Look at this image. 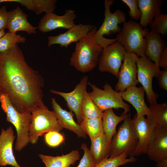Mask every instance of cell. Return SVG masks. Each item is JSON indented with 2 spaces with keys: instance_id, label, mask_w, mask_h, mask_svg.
<instances>
[{
  "instance_id": "obj_23",
  "label": "cell",
  "mask_w": 167,
  "mask_h": 167,
  "mask_svg": "<svg viewBox=\"0 0 167 167\" xmlns=\"http://www.w3.org/2000/svg\"><path fill=\"white\" fill-rule=\"evenodd\" d=\"M39 156L46 167H71L79 160L80 154L78 150L60 156H53L40 154Z\"/></svg>"
},
{
  "instance_id": "obj_27",
  "label": "cell",
  "mask_w": 167,
  "mask_h": 167,
  "mask_svg": "<svg viewBox=\"0 0 167 167\" xmlns=\"http://www.w3.org/2000/svg\"><path fill=\"white\" fill-rule=\"evenodd\" d=\"M79 125L85 134L89 136L91 142L104 134L102 118H87L83 117Z\"/></svg>"
},
{
  "instance_id": "obj_28",
  "label": "cell",
  "mask_w": 167,
  "mask_h": 167,
  "mask_svg": "<svg viewBox=\"0 0 167 167\" xmlns=\"http://www.w3.org/2000/svg\"><path fill=\"white\" fill-rule=\"evenodd\" d=\"M82 112L83 117L87 118H102L103 116V112L97 106L87 91L82 104Z\"/></svg>"
},
{
  "instance_id": "obj_40",
  "label": "cell",
  "mask_w": 167,
  "mask_h": 167,
  "mask_svg": "<svg viewBox=\"0 0 167 167\" xmlns=\"http://www.w3.org/2000/svg\"><path fill=\"white\" fill-rule=\"evenodd\" d=\"M156 165L157 167H167V159L157 162Z\"/></svg>"
},
{
  "instance_id": "obj_8",
  "label": "cell",
  "mask_w": 167,
  "mask_h": 167,
  "mask_svg": "<svg viewBox=\"0 0 167 167\" xmlns=\"http://www.w3.org/2000/svg\"><path fill=\"white\" fill-rule=\"evenodd\" d=\"M88 84L92 89V92H88L90 97L102 112L109 109L120 108L123 109L125 113L130 112V106L123 101L122 92L114 90L107 83L104 85L103 89L90 82Z\"/></svg>"
},
{
  "instance_id": "obj_10",
  "label": "cell",
  "mask_w": 167,
  "mask_h": 167,
  "mask_svg": "<svg viewBox=\"0 0 167 167\" xmlns=\"http://www.w3.org/2000/svg\"><path fill=\"white\" fill-rule=\"evenodd\" d=\"M126 51L117 41L103 48L98 60L101 72H108L118 78Z\"/></svg>"
},
{
  "instance_id": "obj_2",
  "label": "cell",
  "mask_w": 167,
  "mask_h": 167,
  "mask_svg": "<svg viewBox=\"0 0 167 167\" xmlns=\"http://www.w3.org/2000/svg\"><path fill=\"white\" fill-rule=\"evenodd\" d=\"M97 30L94 26L86 35L76 42L75 51L70 58V65L82 73L91 71L98 63L103 48L95 40Z\"/></svg>"
},
{
  "instance_id": "obj_14",
  "label": "cell",
  "mask_w": 167,
  "mask_h": 167,
  "mask_svg": "<svg viewBox=\"0 0 167 167\" xmlns=\"http://www.w3.org/2000/svg\"><path fill=\"white\" fill-rule=\"evenodd\" d=\"M144 153L156 162L167 159V130L154 128Z\"/></svg>"
},
{
  "instance_id": "obj_20",
  "label": "cell",
  "mask_w": 167,
  "mask_h": 167,
  "mask_svg": "<svg viewBox=\"0 0 167 167\" xmlns=\"http://www.w3.org/2000/svg\"><path fill=\"white\" fill-rule=\"evenodd\" d=\"M145 91L141 86H131L127 88L122 92L123 100L129 102L132 105L136 111L138 115H149V110L144 100Z\"/></svg>"
},
{
  "instance_id": "obj_11",
  "label": "cell",
  "mask_w": 167,
  "mask_h": 167,
  "mask_svg": "<svg viewBox=\"0 0 167 167\" xmlns=\"http://www.w3.org/2000/svg\"><path fill=\"white\" fill-rule=\"evenodd\" d=\"M88 77L85 75L82 77L80 82L71 92H65L51 89L50 92L62 96L66 101V105L75 114L78 123L80 124L82 121V105L85 94L87 91L88 83Z\"/></svg>"
},
{
  "instance_id": "obj_12",
  "label": "cell",
  "mask_w": 167,
  "mask_h": 167,
  "mask_svg": "<svg viewBox=\"0 0 167 167\" xmlns=\"http://www.w3.org/2000/svg\"><path fill=\"white\" fill-rule=\"evenodd\" d=\"M118 78V81L115 86L117 92H122L128 87L138 84L137 66L131 53L125 52Z\"/></svg>"
},
{
  "instance_id": "obj_5",
  "label": "cell",
  "mask_w": 167,
  "mask_h": 167,
  "mask_svg": "<svg viewBox=\"0 0 167 167\" xmlns=\"http://www.w3.org/2000/svg\"><path fill=\"white\" fill-rule=\"evenodd\" d=\"M149 31V28H143L139 24L131 20L123 23L116 39L126 52L134 53L139 57H142L145 56V37Z\"/></svg>"
},
{
  "instance_id": "obj_39",
  "label": "cell",
  "mask_w": 167,
  "mask_h": 167,
  "mask_svg": "<svg viewBox=\"0 0 167 167\" xmlns=\"http://www.w3.org/2000/svg\"><path fill=\"white\" fill-rule=\"evenodd\" d=\"M16 2L20 3L28 10L33 11L34 8L33 0H16Z\"/></svg>"
},
{
  "instance_id": "obj_41",
  "label": "cell",
  "mask_w": 167,
  "mask_h": 167,
  "mask_svg": "<svg viewBox=\"0 0 167 167\" xmlns=\"http://www.w3.org/2000/svg\"><path fill=\"white\" fill-rule=\"evenodd\" d=\"M5 2H13L12 0H0V3Z\"/></svg>"
},
{
  "instance_id": "obj_7",
  "label": "cell",
  "mask_w": 167,
  "mask_h": 167,
  "mask_svg": "<svg viewBox=\"0 0 167 167\" xmlns=\"http://www.w3.org/2000/svg\"><path fill=\"white\" fill-rule=\"evenodd\" d=\"M105 18L104 21L99 29L96 32L95 38L97 43L103 48L115 42L116 39H108L104 37L105 35L109 36L112 33H118L121 28L118 25L126 22V14L122 11L117 10L112 13L110 11L111 6L113 4V1H104Z\"/></svg>"
},
{
  "instance_id": "obj_34",
  "label": "cell",
  "mask_w": 167,
  "mask_h": 167,
  "mask_svg": "<svg viewBox=\"0 0 167 167\" xmlns=\"http://www.w3.org/2000/svg\"><path fill=\"white\" fill-rule=\"evenodd\" d=\"M80 148L84 151V154L77 167H94L96 163L86 144L83 143Z\"/></svg>"
},
{
  "instance_id": "obj_19",
  "label": "cell",
  "mask_w": 167,
  "mask_h": 167,
  "mask_svg": "<svg viewBox=\"0 0 167 167\" xmlns=\"http://www.w3.org/2000/svg\"><path fill=\"white\" fill-rule=\"evenodd\" d=\"M51 100L53 111L55 114L60 126L63 128L72 131L79 138H87V135L83 130L80 125L74 120L73 112L63 109L57 102L55 98H52Z\"/></svg>"
},
{
  "instance_id": "obj_6",
  "label": "cell",
  "mask_w": 167,
  "mask_h": 167,
  "mask_svg": "<svg viewBox=\"0 0 167 167\" xmlns=\"http://www.w3.org/2000/svg\"><path fill=\"white\" fill-rule=\"evenodd\" d=\"M63 128L53 111L49 110L46 106L38 107L31 113L30 143L36 144L39 137L44 133L53 131H59Z\"/></svg>"
},
{
  "instance_id": "obj_38",
  "label": "cell",
  "mask_w": 167,
  "mask_h": 167,
  "mask_svg": "<svg viewBox=\"0 0 167 167\" xmlns=\"http://www.w3.org/2000/svg\"><path fill=\"white\" fill-rule=\"evenodd\" d=\"M158 65L159 67H161L164 69L167 70V47L165 48L161 54L158 60Z\"/></svg>"
},
{
  "instance_id": "obj_16",
  "label": "cell",
  "mask_w": 167,
  "mask_h": 167,
  "mask_svg": "<svg viewBox=\"0 0 167 167\" xmlns=\"http://www.w3.org/2000/svg\"><path fill=\"white\" fill-rule=\"evenodd\" d=\"M132 121L138 139L137 147L132 156H138L144 153L147 145L155 127L149 123L145 116L138 115L136 113L132 119Z\"/></svg>"
},
{
  "instance_id": "obj_21",
  "label": "cell",
  "mask_w": 167,
  "mask_h": 167,
  "mask_svg": "<svg viewBox=\"0 0 167 167\" xmlns=\"http://www.w3.org/2000/svg\"><path fill=\"white\" fill-rule=\"evenodd\" d=\"M145 37L146 41L145 56L155 63L159 72L158 60L166 47L165 43L160 35L151 31L147 33Z\"/></svg>"
},
{
  "instance_id": "obj_4",
  "label": "cell",
  "mask_w": 167,
  "mask_h": 167,
  "mask_svg": "<svg viewBox=\"0 0 167 167\" xmlns=\"http://www.w3.org/2000/svg\"><path fill=\"white\" fill-rule=\"evenodd\" d=\"M138 143V139L131 114H127L111 140L109 157L118 156L124 152L128 157L132 156Z\"/></svg>"
},
{
  "instance_id": "obj_33",
  "label": "cell",
  "mask_w": 167,
  "mask_h": 167,
  "mask_svg": "<svg viewBox=\"0 0 167 167\" xmlns=\"http://www.w3.org/2000/svg\"><path fill=\"white\" fill-rule=\"evenodd\" d=\"M64 135L59 131H53L46 133L45 136V140L49 146L55 147L62 144L64 141Z\"/></svg>"
},
{
  "instance_id": "obj_9",
  "label": "cell",
  "mask_w": 167,
  "mask_h": 167,
  "mask_svg": "<svg viewBox=\"0 0 167 167\" xmlns=\"http://www.w3.org/2000/svg\"><path fill=\"white\" fill-rule=\"evenodd\" d=\"M135 58L137 66V80L144 89L148 102L150 104L156 103L159 94L155 92L152 88L153 77L157 78L159 72L155 63L145 56L139 57L131 53Z\"/></svg>"
},
{
  "instance_id": "obj_25",
  "label": "cell",
  "mask_w": 167,
  "mask_h": 167,
  "mask_svg": "<svg viewBox=\"0 0 167 167\" xmlns=\"http://www.w3.org/2000/svg\"><path fill=\"white\" fill-rule=\"evenodd\" d=\"M127 114L123 112L120 116H118L113 109H109L103 112L102 121L104 133L110 143L113 136L116 132L118 124L125 119Z\"/></svg>"
},
{
  "instance_id": "obj_30",
  "label": "cell",
  "mask_w": 167,
  "mask_h": 167,
  "mask_svg": "<svg viewBox=\"0 0 167 167\" xmlns=\"http://www.w3.org/2000/svg\"><path fill=\"white\" fill-rule=\"evenodd\" d=\"M26 38L16 33L9 32L5 33L0 38V52L6 51L14 47L19 43H24Z\"/></svg>"
},
{
  "instance_id": "obj_31",
  "label": "cell",
  "mask_w": 167,
  "mask_h": 167,
  "mask_svg": "<svg viewBox=\"0 0 167 167\" xmlns=\"http://www.w3.org/2000/svg\"><path fill=\"white\" fill-rule=\"evenodd\" d=\"M150 25V31L160 35L166 34L167 32V15L159 13L155 17Z\"/></svg>"
},
{
  "instance_id": "obj_3",
  "label": "cell",
  "mask_w": 167,
  "mask_h": 167,
  "mask_svg": "<svg viewBox=\"0 0 167 167\" xmlns=\"http://www.w3.org/2000/svg\"><path fill=\"white\" fill-rule=\"evenodd\" d=\"M0 103L6 114V121L12 124L15 128L17 138L15 149L20 152L30 143L29 129L31 113L19 112L5 95L0 94Z\"/></svg>"
},
{
  "instance_id": "obj_22",
  "label": "cell",
  "mask_w": 167,
  "mask_h": 167,
  "mask_svg": "<svg viewBox=\"0 0 167 167\" xmlns=\"http://www.w3.org/2000/svg\"><path fill=\"white\" fill-rule=\"evenodd\" d=\"M138 5L141 13L139 24L146 28L150 25L155 17L161 13L163 3L162 0H138Z\"/></svg>"
},
{
  "instance_id": "obj_35",
  "label": "cell",
  "mask_w": 167,
  "mask_h": 167,
  "mask_svg": "<svg viewBox=\"0 0 167 167\" xmlns=\"http://www.w3.org/2000/svg\"><path fill=\"white\" fill-rule=\"evenodd\" d=\"M130 9L128 12L130 17L132 19L137 21L140 20L141 13L138 5V0H122Z\"/></svg>"
},
{
  "instance_id": "obj_26",
  "label": "cell",
  "mask_w": 167,
  "mask_h": 167,
  "mask_svg": "<svg viewBox=\"0 0 167 167\" xmlns=\"http://www.w3.org/2000/svg\"><path fill=\"white\" fill-rule=\"evenodd\" d=\"M89 150L96 163L109 157L110 143L104 133L96 138L91 142Z\"/></svg>"
},
{
  "instance_id": "obj_13",
  "label": "cell",
  "mask_w": 167,
  "mask_h": 167,
  "mask_svg": "<svg viewBox=\"0 0 167 167\" xmlns=\"http://www.w3.org/2000/svg\"><path fill=\"white\" fill-rule=\"evenodd\" d=\"M76 17L75 11L71 9L66 10L62 15L53 12L46 13L40 20L37 28L43 33L59 28L68 29L75 24Z\"/></svg>"
},
{
  "instance_id": "obj_37",
  "label": "cell",
  "mask_w": 167,
  "mask_h": 167,
  "mask_svg": "<svg viewBox=\"0 0 167 167\" xmlns=\"http://www.w3.org/2000/svg\"><path fill=\"white\" fill-rule=\"evenodd\" d=\"M157 78L158 79L159 85L160 88L167 91V70H160Z\"/></svg>"
},
{
  "instance_id": "obj_1",
  "label": "cell",
  "mask_w": 167,
  "mask_h": 167,
  "mask_svg": "<svg viewBox=\"0 0 167 167\" xmlns=\"http://www.w3.org/2000/svg\"><path fill=\"white\" fill-rule=\"evenodd\" d=\"M44 80L27 63L18 45L0 52V94L6 95L20 113L46 107L43 101Z\"/></svg>"
},
{
  "instance_id": "obj_18",
  "label": "cell",
  "mask_w": 167,
  "mask_h": 167,
  "mask_svg": "<svg viewBox=\"0 0 167 167\" xmlns=\"http://www.w3.org/2000/svg\"><path fill=\"white\" fill-rule=\"evenodd\" d=\"M28 15L19 6L8 11L6 28L8 32L16 33L18 31H24L29 34H35L37 27H34L28 21Z\"/></svg>"
},
{
  "instance_id": "obj_42",
  "label": "cell",
  "mask_w": 167,
  "mask_h": 167,
  "mask_svg": "<svg viewBox=\"0 0 167 167\" xmlns=\"http://www.w3.org/2000/svg\"><path fill=\"white\" fill-rule=\"evenodd\" d=\"M5 33L4 30H0V38Z\"/></svg>"
},
{
  "instance_id": "obj_36",
  "label": "cell",
  "mask_w": 167,
  "mask_h": 167,
  "mask_svg": "<svg viewBox=\"0 0 167 167\" xmlns=\"http://www.w3.org/2000/svg\"><path fill=\"white\" fill-rule=\"evenodd\" d=\"M8 13L6 6H3L0 8V30L6 28Z\"/></svg>"
},
{
  "instance_id": "obj_32",
  "label": "cell",
  "mask_w": 167,
  "mask_h": 167,
  "mask_svg": "<svg viewBox=\"0 0 167 167\" xmlns=\"http://www.w3.org/2000/svg\"><path fill=\"white\" fill-rule=\"evenodd\" d=\"M57 1L56 0H33V11L37 15L43 12L46 13L53 12Z\"/></svg>"
},
{
  "instance_id": "obj_15",
  "label": "cell",
  "mask_w": 167,
  "mask_h": 167,
  "mask_svg": "<svg viewBox=\"0 0 167 167\" xmlns=\"http://www.w3.org/2000/svg\"><path fill=\"white\" fill-rule=\"evenodd\" d=\"M94 26L90 24H75L66 32L55 36L48 37V46L59 44L67 48L71 44L77 42L86 35Z\"/></svg>"
},
{
  "instance_id": "obj_17",
  "label": "cell",
  "mask_w": 167,
  "mask_h": 167,
  "mask_svg": "<svg viewBox=\"0 0 167 167\" xmlns=\"http://www.w3.org/2000/svg\"><path fill=\"white\" fill-rule=\"evenodd\" d=\"M15 137L12 127L6 130L2 128L0 134V166L7 165L14 167H21L17 162L12 149Z\"/></svg>"
},
{
  "instance_id": "obj_24",
  "label": "cell",
  "mask_w": 167,
  "mask_h": 167,
  "mask_svg": "<svg viewBox=\"0 0 167 167\" xmlns=\"http://www.w3.org/2000/svg\"><path fill=\"white\" fill-rule=\"evenodd\" d=\"M149 115L147 119L155 127L167 130V103L166 102L150 104Z\"/></svg>"
},
{
  "instance_id": "obj_29",
  "label": "cell",
  "mask_w": 167,
  "mask_h": 167,
  "mask_svg": "<svg viewBox=\"0 0 167 167\" xmlns=\"http://www.w3.org/2000/svg\"><path fill=\"white\" fill-rule=\"evenodd\" d=\"M128 157L124 152L118 156L106 158L96 163L94 167H118L137 160L135 156Z\"/></svg>"
}]
</instances>
